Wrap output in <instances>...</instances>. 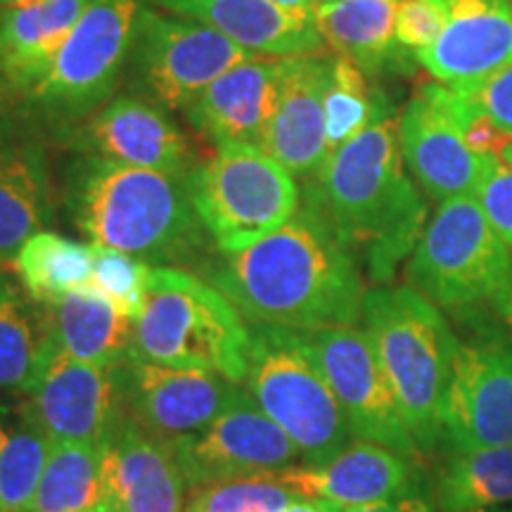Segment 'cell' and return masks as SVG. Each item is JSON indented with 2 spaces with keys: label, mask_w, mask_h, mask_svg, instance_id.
Here are the masks:
<instances>
[{
  "label": "cell",
  "mask_w": 512,
  "mask_h": 512,
  "mask_svg": "<svg viewBox=\"0 0 512 512\" xmlns=\"http://www.w3.org/2000/svg\"><path fill=\"white\" fill-rule=\"evenodd\" d=\"M207 275L249 323L297 332L354 325L368 292L354 252L309 190L290 221L242 252L223 254Z\"/></svg>",
  "instance_id": "6da1fadb"
},
{
  "label": "cell",
  "mask_w": 512,
  "mask_h": 512,
  "mask_svg": "<svg viewBox=\"0 0 512 512\" xmlns=\"http://www.w3.org/2000/svg\"><path fill=\"white\" fill-rule=\"evenodd\" d=\"M306 190L368 278L392 283L427 226V207L403 162L399 114L387 95L377 93L368 126L332 152Z\"/></svg>",
  "instance_id": "7a4b0ae2"
},
{
  "label": "cell",
  "mask_w": 512,
  "mask_h": 512,
  "mask_svg": "<svg viewBox=\"0 0 512 512\" xmlns=\"http://www.w3.org/2000/svg\"><path fill=\"white\" fill-rule=\"evenodd\" d=\"M60 192L69 219L98 247L155 266L188 264L207 249L188 178L76 152L64 164Z\"/></svg>",
  "instance_id": "3957f363"
},
{
  "label": "cell",
  "mask_w": 512,
  "mask_h": 512,
  "mask_svg": "<svg viewBox=\"0 0 512 512\" xmlns=\"http://www.w3.org/2000/svg\"><path fill=\"white\" fill-rule=\"evenodd\" d=\"M361 318L408 432L418 451L430 456L444 441V401L460 342L439 306L413 287L368 290Z\"/></svg>",
  "instance_id": "277c9868"
},
{
  "label": "cell",
  "mask_w": 512,
  "mask_h": 512,
  "mask_svg": "<svg viewBox=\"0 0 512 512\" xmlns=\"http://www.w3.org/2000/svg\"><path fill=\"white\" fill-rule=\"evenodd\" d=\"M133 358L174 370H204L238 384L247 377L249 325L209 280L157 266L133 328Z\"/></svg>",
  "instance_id": "5b68a950"
},
{
  "label": "cell",
  "mask_w": 512,
  "mask_h": 512,
  "mask_svg": "<svg viewBox=\"0 0 512 512\" xmlns=\"http://www.w3.org/2000/svg\"><path fill=\"white\" fill-rule=\"evenodd\" d=\"M247 394L302 453L323 465L351 444V425L304 332L249 323Z\"/></svg>",
  "instance_id": "8992f818"
},
{
  "label": "cell",
  "mask_w": 512,
  "mask_h": 512,
  "mask_svg": "<svg viewBox=\"0 0 512 512\" xmlns=\"http://www.w3.org/2000/svg\"><path fill=\"white\" fill-rule=\"evenodd\" d=\"M145 5L147 0H88L48 74L24 98L50 136L64 140L114 98Z\"/></svg>",
  "instance_id": "52a82bcc"
},
{
  "label": "cell",
  "mask_w": 512,
  "mask_h": 512,
  "mask_svg": "<svg viewBox=\"0 0 512 512\" xmlns=\"http://www.w3.org/2000/svg\"><path fill=\"white\" fill-rule=\"evenodd\" d=\"M188 192L200 223L221 254L242 252L294 216L302 204L297 178L264 147L216 145L190 171Z\"/></svg>",
  "instance_id": "ba28073f"
},
{
  "label": "cell",
  "mask_w": 512,
  "mask_h": 512,
  "mask_svg": "<svg viewBox=\"0 0 512 512\" xmlns=\"http://www.w3.org/2000/svg\"><path fill=\"white\" fill-rule=\"evenodd\" d=\"M408 287L448 311L496 302L512 278V252L475 195L439 204L408 256Z\"/></svg>",
  "instance_id": "9c48e42d"
},
{
  "label": "cell",
  "mask_w": 512,
  "mask_h": 512,
  "mask_svg": "<svg viewBox=\"0 0 512 512\" xmlns=\"http://www.w3.org/2000/svg\"><path fill=\"white\" fill-rule=\"evenodd\" d=\"M249 57V50L207 24L145 5L121 83L166 112H185L209 83Z\"/></svg>",
  "instance_id": "30bf717a"
},
{
  "label": "cell",
  "mask_w": 512,
  "mask_h": 512,
  "mask_svg": "<svg viewBox=\"0 0 512 512\" xmlns=\"http://www.w3.org/2000/svg\"><path fill=\"white\" fill-rule=\"evenodd\" d=\"M19 418L50 444L102 448L126 420L119 368L93 366L41 347L34 382L24 392Z\"/></svg>",
  "instance_id": "8fae6325"
},
{
  "label": "cell",
  "mask_w": 512,
  "mask_h": 512,
  "mask_svg": "<svg viewBox=\"0 0 512 512\" xmlns=\"http://www.w3.org/2000/svg\"><path fill=\"white\" fill-rule=\"evenodd\" d=\"M304 337L328 377L354 437L418 458L420 451L366 328L342 325L304 332Z\"/></svg>",
  "instance_id": "7c38bea8"
},
{
  "label": "cell",
  "mask_w": 512,
  "mask_h": 512,
  "mask_svg": "<svg viewBox=\"0 0 512 512\" xmlns=\"http://www.w3.org/2000/svg\"><path fill=\"white\" fill-rule=\"evenodd\" d=\"M190 489L223 479L264 477L302 460L299 448L247 392L192 437L166 446Z\"/></svg>",
  "instance_id": "4fadbf2b"
},
{
  "label": "cell",
  "mask_w": 512,
  "mask_h": 512,
  "mask_svg": "<svg viewBox=\"0 0 512 512\" xmlns=\"http://www.w3.org/2000/svg\"><path fill=\"white\" fill-rule=\"evenodd\" d=\"M399 145L408 174L432 200L475 195L486 159L467 147L456 93L444 83L427 81L411 95L399 114Z\"/></svg>",
  "instance_id": "5bb4252c"
},
{
  "label": "cell",
  "mask_w": 512,
  "mask_h": 512,
  "mask_svg": "<svg viewBox=\"0 0 512 512\" xmlns=\"http://www.w3.org/2000/svg\"><path fill=\"white\" fill-rule=\"evenodd\" d=\"M64 143L81 155H100L178 178H188L200 164L195 145L171 112L131 93L114 95Z\"/></svg>",
  "instance_id": "9a60e30c"
},
{
  "label": "cell",
  "mask_w": 512,
  "mask_h": 512,
  "mask_svg": "<svg viewBox=\"0 0 512 512\" xmlns=\"http://www.w3.org/2000/svg\"><path fill=\"white\" fill-rule=\"evenodd\" d=\"M126 415L164 446L209 427L238 399L235 382L204 370H174L128 358L119 368Z\"/></svg>",
  "instance_id": "2e32d148"
},
{
  "label": "cell",
  "mask_w": 512,
  "mask_h": 512,
  "mask_svg": "<svg viewBox=\"0 0 512 512\" xmlns=\"http://www.w3.org/2000/svg\"><path fill=\"white\" fill-rule=\"evenodd\" d=\"M451 453L512 444V349L501 342L460 344L444 401Z\"/></svg>",
  "instance_id": "e0dca14e"
},
{
  "label": "cell",
  "mask_w": 512,
  "mask_h": 512,
  "mask_svg": "<svg viewBox=\"0 0 512 512\" xmlns=\"http://www.w3.org/2000/svg\"><path fill=\"white\" fill-rule=\"evenodd\" d=\"M55 221L46 140L31 114H0V268Z\"/></svg>",
  "instance_id": "ac0fdd59"
},
{
  "label": "cell",
  "mask_w": 512,
  "mask_h": 512,
  "mask_svg": "<svg viewBox=\"0 0 512 512\" xmlns=\"http://www.w3.org/2000/svg\"><path fill=\"white\" fill-rule=\"evenodd\" d=\"M330 83V57H287L275 110L261 147L294 178L313 181L328 162L325 138V91Z\"/></svg>",
  "instance_id": "d6986e66"
},
{
  "label": "cell",
  "mask_w": 512,
  "mask_h": 512,
  "mask_svg": "<svg viewBox=\"0 0 512 512\" xmlns=\"http://www.w3.org/2000/svg\"><path fill=\"white\" fill-rule=\"evenodd\" d=\"M415 458L366 439L351 444L323 465H292L273 472L299 498L337 505H370L392 501L418 489Z\"/></svg>",
  "instance_id": "ffe728a7"
},
{
  "label": "cell",
  "mask_w": 512,
  "mask_h": 512,
  "mask_svg": "<svg viewBox=\"0 0 512 512\" xmlns=\"http://www.w3.org/2000/svg\"><path fill=\"white\" fill-rule=\"evenodd\" d=\"M446 22L437 41L418 55L434 81L460 86L512 62V5L508 0H444Z\"/></svg>",
  "instance_id": "44dd1931"
},
{
  "label": "cell",
  "mask_w": 512,
  "mask_h": 512,
  "mask_svg": "<svg viewBox=\"0 0 512 512\" xmlns=\"http://www.w3.org/2000/svg\"><path fill=\"white\" fill-rule=\"evenodd\" d=\"M287 57L254 55L204 88L185 110L188 124L209 143L259 145L275 110Z\"/></svg>",
  "instance_id": "7402d4cb"
},
{
  "label": "cell",
  "mask_w": 512,
  "mask_h": 512,
  "mask_svg": "<svg viewBox=\"0 0 512 512\" xmlns=\"http://www.w3.org/2000/svg\"><path fill=\"white\" fill-rule=\"evenodd\" d=\"M102 486L100 512H183L188 491L169 448L140 430L128 415L102 446Z\"/></svg>",
  "instance_id": "603a6c76"
},
{
  "label": "cell",
  "mask_w": 512,
  "mask_h": 512,
  "mask_svg": "<svg viewBox=\"0 0 512 512\" xmlns=\"http://www.w3.org/2000/svg\"><path fill=\"white\" fill-rule=\"evenodd\" d=\"M147 5L207 24L252 55L302 57L325 48L316 19L268 0H147Z\"/></svg>",
  "instance_id": "cb8c5ba5"
},
{
  "label": "cell",
  "mask_w": 512,
  "mask_h": 512,
  "mask_svg": "<svg viewBox=\"0 0 512 512\" xmlns=\"http://www.w3.org/2000/svg\"><path fill=\"white\" fill-rule=\"evenodd\" d=\"M36 313L41 347L102 368H121L133 356L136 320L93 287L64 294L53 304H36Z\"/></svg>",
  "instance_id": "d4e9b609"
},
{
  "label": "cell",
  "mask_w": 512,
  "mask_h": 512,
  "mask_svg": "<svg viewBox=\"0 0 512 512\" xmlns=\"http://www.w3.org/2000/svg\"><path fill=\"white\" fill-rule=\"evenodd\" d=\"M88 0H38L0 17V67L5 88L27 95L34 91L64 41L72 34Z\"/></svg>",
  "instance_id": "484cf974"
},
{
  "label": "cell",
  "mask_w": 512,
  "mask_h": 512,
  "mask_svg": "<svg viewBox=\"0 0 512 512\" xmlns=\"http://www.w3.org/2000/svg\"><path fill=\"white\" fill-rule=\"evenodd\" d=\"M396 5L399 0H318L313 19L323 41L368 76L413 72L418 57L394 34Z\"/></svg>",
  "instance_id": "4316f807"
},
{
  "label": "cell",
  "mask_w": 512,
  "mask_h": 512,
  "mask_svg": "<svg viewBox=\"0 0 512 512\" xmlns=\"http://www.w3.org/2000/svg\"><path fill=\"white\" fill-rule=\"evenodd\" d=\"M439 512H484L512 503V444L448 453L434 477Z\"/></svg>",
  "instance_id": "83f0119b"
},
{
  "label": "cell",
  "mask_w": 512,
  "mask_h": 512,
  "mask_svg": "<svg viewBox=\"0 0 512 512\" xmlns=\"http://www.w3.org/2000/svg\"><path fill=\"white\" fill-rule=\"evenodd\" d=\"M93 259V245L43 230L19 247L12 266L31 302L53 304L64 294L91 287Z\"/></svg>",
  "instance_id": "f1b7e54d"
},
{
  "label": "cell",
  "mask_w": 512,
  "mask_h": 512,
  "mask_svg": "<svg viewBox=\"0 0 512 512\" xmlns=\"http://www.w3.org/2000/svg\"><path fill=\"white\" fill-rule=\"evenodd\" d=\"M102 448L53 444L29 512H100Z\"/></svg>",
  "instance_id": "f546056e"
},
{
  "label": "cell",
  "mask_w": 512,
  "mask_h": 512,
  "mask_svg": "<svg viewBox=\"0 0 512 512\" xmlns=\"http://www.w3.org/2000/svg\"><path fill=\"white\" fill-rule=\"evenodd\" d=\"M38 313L29 304L27 292L19 290L0 268V389L24 394L34 382L38 368Z\"/></svg>",
  "instance_id": "4dcf8cb0"
},
{
  "label": "cell",
  "mask_w": 512,
  "mask_h": 512,
  "mask_svg": "<svg viewBox=\"0 0 512 512\" xmlns=\"http://www.w3.org/2000/svg\"><path fill=\"white\" fill-rule=\"evenodd\" d=\"M50 446L22 418H0V512H29Z\"/></svg>",
  "instance_id": "1f68e13d"
},
{
  "label": "cell",
  "mask_w": 512,
  "mask_h": 512,
  "mask_svg": "<svg viewBox=\"0 0 512 512\" xmlns=\"http://www.w3.org/2000/svg\"><path fill=\"white\" fill-rule=\"evenodd\" d=\"M377 93L358 64L342 55L330 57V83L325 91L328 157L368 126L377 107Z\"/></svg>",
  "instance_id": "d6a6232c"
},
{
  "label": "cell",
  "mask_w": 512,
  "mask_h": 512,
  "mask_svg": "<svg viewBox=\"0 0 512 512\" xmlns=\"http://www.w3.org/2000/svg\"><path fill=\"white\" fill-rule=\"evenodd\" d=\"M304 501L275 475L223 479L192 489L185 512H283Z\"/></svg>",
  "instance_id": "836d02e7"
},
{
  "label": "cell",
  "mask_w": 512,
  "mask_h": 512,
  "mask_svg": "<svg viewBox=\"0 0 512 512\" xmlns=\"http://www.w3.org/2000/svg\"><path fill=\"white\" fill-rule=\"evenodd\" d=\"M95 247L93 259V280L91 287L107 297L121 313L138 318L143 311L147 297V283H150V264L136 259V256L117 252L110 247Z\"/></svg>",
  "instance_id": "e575fe53"
},
{
  "label": "cell",
  "mask_w": 512,
  "mask_h": 512,
  "mask_svg": "<svg viewBox=\"0 0 512 512\" xmlns=\"http://www.w3.org/2000/svg\"><path fill=\"white\" fill-rule=\"evenodd\" d=\"M475 197L482 204L486 219L512 252V145L486 159Z\"/></svg>",
  "instance_id": "d590c367"
},
{
  "label": "cell",
  "mask_w": 512,
  "mask_h": 512,
  "mask_svg": "<svg viewBox=\"0 0 512 512\" xmlns=\"http://www.w3.org/2000/svg\"><path fill=\"white\" fill-rule=\"evenodd\" d=\"M446 22L444 0H399L394 34L403 50L418 57L437 41Z\"/></svg>",
  "instance_id": "8d00e7d4"
},
{
  "label": "cell",
  "mask_w": 512,
  "mask_h": 512,
  "mask_svg": "<svg viewBox=\"0 0 512 512\" xmlns=\"http://www.w3.org/2000/svg\"><path fill=\"white\" fill-rule=\"evenodd\" d=\"M448 88H453L467 105L484 112L486 117H491L498 126L512 133V62L496 69L494 74L484 76V79Z\"/></svg>",
  "instance_id": "74e56055"
},
{
  "label": "cell",
  "mask_w": 512,
  "mask_h": 512,
  "mask_svg": "<svg viewBox=\"0 0 512 512\" xmlns=\"http://www.w3.org/2000/svg\"><path fill=\"white\" fill-rule=\"evenodd\" d=\"M456 102H458L460 131H463L467 147H470L477 157H482V159L496 157L498 152H503L505 147L512 145L510 131H505V128L498 126L496 121L491 117H486L484 112H479V110H475V107L467 105V102L460 98L458 93H456Z\"/></svg>",
  "instance_id": "f35d334b"
},
{
  "label": "cell",
  "mask_w": 512,
  "mask_h": 512,
  "mask_svg": "<svg viewBox=\"0 0 512 512\" xmlns=\"http://www.w3.org/2000/svg\"><path fill=\"white\" fill-rule=\"evenodd\" d=\"M325 512H437V503H434L432 496H427L422 491V486L418 489L408 491V494L396 496L392 501H382V503H370V505H337L330 501H320Z\"/></svg>",
  "instance_id": "ab89813d"
},
{
  "label": "cell",
  "mask_w": 512,
  "mask_h": 512,
  "mask_svg": "<svg viewBox=\"0 0 512 512\" xmlns=\"http://www.w3.org/2000/svg\"><path fill=\"white\" fill-rule=\"evenodd\" d=\"M494 306H496V311L501 313L503 323L508 325L510 332H512V278L508 280V285L503 287L501 294H498V297H496Z\"/></svg>",
  "instance_id": "60d3db41"
},
{
  "label": "cell",
  "mask_w": 512,
  "mask_h": 512,
  "mask_svg": "<svg viewBox=\"0 0 512 512\" xmlns=\"http://www.w3.org/2000/svg\"><path fill=\"white\" fill-rule=\"evenodd\" d=\"M268 3L278 5V8H283V10L297 12V15L313 17V12H316V3H318V0H268Z\"/></svg>",
  "instance_id": "b9f144b4"
},
{
  "label": "cell",
  "mask_w": 512,
  "mask_h": 512,
  "mask_svg": "<svg viewBox=\"0 0 512 512\" xmlns=\"http://www.w3.org/2000/svg\"><path fill=\"white\" fill-rule=\"evenodd\" d=\"M283 512H325V508L320 505V501H309V498H304V501L287 505Z\"/></svg>",
  "instance_id": "7bdbcfd3"
},
{
  "label": "cell",
  "mask_w": 512,
  "mask_h": 512,
  "mask_svg": "<svg viewBox=\"0 0 512 512\" xmlns=\"http://www.w3.org/2000/svg\"><path fill=\"white\" fill-rule=\"evenodd\" d=\"M38 3V0H0V8L12 10V8H24V5Z\"/></svg>",
  "instance_id": "ee69618b"
},
{
  "label": "cell",
  "mask_w": 512,
  "mask_h": 512,
  "mask_svg": "<svg viewBox=\"0 0 512 512\" xmlns=\"http://www.w3.org/2000/svg\"><path fill=\"white\" fill-rule=\"evenodd\" d=\"M3 91H5V79H3V67H0V98H3Z\"/></svg>",
  "instance_id": "f6af8a7d"
},
{
  "label": "cell",
  "mask_w": 512,
  "mask_h": 512,
  "mask_svg": "<svg viewBox=\"0 0 512 512\" xmlns=\"http://www.w3.org/2000/svg\"><path fill=\"white\" fill-rule=\"evenodd\" d=\"M484 512H512V508L510 510H484Z\"/></svg>",
  "instance_id": "bcb514c9"
},
{
  "label": "cell",
  "mask_w": 512,
  "mask_h": 512,
  "mask_svg": "<svg viewBox=\"0 0 512 512\" xmlns=\"http://www.w3.org/2000/svg\"><path fill=\"white\" fill-rule=\"evenodd\" d=\"M508 3H510V5H512V0H508Z\"/></svg>",
  "instance_id": "7dc6e473"
}]
</instances>
